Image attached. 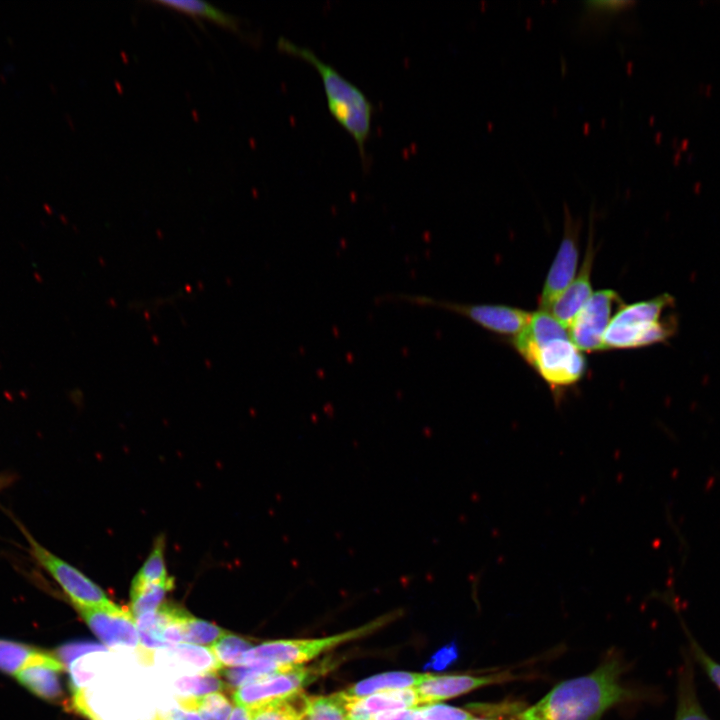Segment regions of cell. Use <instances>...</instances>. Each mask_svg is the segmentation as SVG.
<instances>
[{
    "label": "cell",
    "mask_w": 720,
    "mask_h": 720,
    "mask_svg": "<svg viewBox=\"0 0 720 720\" xmlns=\"http://www.w3.org/2000/svg\"><path fill=\"white\" fill-rule=\"evenodd\" d=\"M679 328L675 298L663 293L652 299L623 304L603 337L604 350L641 348L667 343Z\"/></svg>",
    "instance_id": "3"
},
{
    "label": "cell",
    "mask_w": 720,
    "mask_h": 720,
    "mask_svg": "<svg viewBox=\"0 0 720 720\" xmlns=\"http://www.w3.org/2000/svg\"><path fill=\"white\" fill-rule=\"evenodd\" d=\"M209 648L222 667H237L244 665L243 657L251 644L240 636L226 632Z\"/></svg>",
    "instance_id": "27"
},
{
    "label": "cell",
    "mask_w": 720,
    "mask_h": 720,
    "mask_svg": "<svg viewBox=\"0 0 720 720\" xmlns=\"http://www.w3.org/2000/svg\"><path fill=\"white\" fill-rule=\"evenodd\" d=\"M21 530L27 539L30 554L34 560L58 583L73 606L98 607L111 603L100 586L80 570L43 547L26 529L21 527Z\"/></svg>",
    "instance_id": "5"
},
{
    "label": "cell",
    "mask_w": 720,
    "mask_h": 720,
    "mask_svg": "<svg viewBox=\"0 0 720 720\" xmlns=\"http://www.w3.org/2000/svg\"><path fill=\"white\" fill-rule=\"evenodd\" d=\"M396 298L410 304L439 307L462 314L480 326L502 335L516 337L531 319V314L528 312L504 305H463L409 294H399Z\"/></svg>",
    "instance_id": "8"
},
{
    "label": "cell",
    "mask_w": 720,
    "mask_h": 720,
    "mask_svg": "<svg viewBox=\"0 0 720 720\" xmlns=\"http://www.w3.org/2000/svg\"><path fill=\"white\" fill-rule=\"evenodd\" d=\"M521 356L553 388L578 382L586 369L585 358L570 339H556L529 349Z\"/></svg>",
    "instance_id": "7"
},
{
    "label": "cell",
    "mask_w": 720,
    "mask_h": 720,
    "mask_svg": "<svg viewBox=\"0 0 720 720\" xmlns=\"http://www.w3.org/2000/svg\"><path fill=\"white\" fill-rule=\"evenodd\" d=\"M592 250H587L586 258L576 279L566 290L552 303L547 311L566 328H569L578 312L592 295L591 267Z\"/></svg>",
    "instance_id": "15"
},
{
    "label": "cell",
    "mask_w": 720,
    "mask_h": 720,
    "mask_svg": "<svg viewBox=\"0 0 720 720\" xmlns=\"http://www.w3.org/2000/svg\"><path fill=\"white\" fill-rule=\"evenodd\" d=\"M91 631L110 648H138L139 633L130 610L113 602L98 607L74 606Z\"/></svg>",
    "instance_id": "10"
},
{
    "label": "cell",
    "mask_w": 720,
    "mask_h": 720,
    "mask_svg": "<svg viewBox=\"0 0 720 720\" xmlns=\"http://www.w3.org/2000/svg\"><path fill=\"white\" fill-rule=\"evenodd\" d=\"M622 305L620 296L613 290L592 293L568 328L572 343L586 352L604 350L603 337L613 318L612 313Z\"/></svg>",
    "instance_id": "9"
},
{
    "label": "cell",
    "mask_w": 720,
    "mask_h": 720,
    "mask_svg": "<svg viewBox=\"0 0 720 720\" xmlns=\"http://www.w3.org/2000/svg\"><path fill=\"white\" fill-rule=\"evenodd\" d=\"M617 659L604 662L590 674L563 681L540 701L522 711L519 720H599L626 697Z\"/></svg>",
    "instance_id": "1"
},
{
    "label": "cell",
    "mask_w": 720,
    "mask_h": 720,
    "mask_svg": "<svg viewBox=\"0 0 720 720\" xmlns=\"http://www.w3.org/2000/svg\"><path fill=\"white\" fill-rule=\"evenodd\" d=\"M171 651L184 664H188L199 673H217L222 669L210 648L189 643H179L171 647Z\"/></svg>",
    "instance_id": "26"
},
{
    "label": "cell",
    "mask_w": 720,
    "mask_h": 720,
    "mask_svg": "<svg viewBox=\"0 0 720 720\" xmlns=\"http://www.w3.org/2000/svg\"><path fill=\"white\" fill-rule=\"evenodd\" d=\"M64 664L60 659L45 651L31 664L18 672L17 681L35 696L49 702H58L63 698L60 673Z\"/></svg>",
    "instance_id": "12"
},
{
    "label": "cell",
    "mask_w": 720,
    "mask_h": 720,
    "mask_svg": "<svg viewBox=\"0 0 720 720\" xmlns=\"http://www.w3.org/2000/svg\"><path fill=\"white\" fill-rule=\"evenodd\" d=\"M458 657V648L451 642L437 650L424 665L425 670L441 671L451 665Z\"/></svg>",
    "instance_id": "32"
},
{
    "label": "cell",
    "mask_w": 720,
    "mask_h": 720,
    "mask_svg": "<svg viewBox=\"0 0 720 720\" xmlns=\"http://www.w3.org/2000/svg\"><path fill=\"white\" fill-rule=\"evenodd\" d=\"M556 339H570L569 331L549 311L540 310L531 314L528 325L515 337L513 344L521 355Z\"/></svg>",
    "instance_id": "16"
},
{
    "label": "cell",
    "mask_w": 720,
    "mask_h": 720,
    "mask_svg": "<svg viewBox=\"0 0 720 720\" xmlns=\"http://www.w3.org/2000/svg\"><path fill=\"white\" fill-rule=\"evenodd\" d=\"M394 616L391 613L356 629L324 638L265 642L245 652L243 663L244 665L264 663L285 667L298 666L338 645L374 632L390 622Z\"/></svg>",
    "instance_id": "4"
},
{
    "label": "cell",
    "mask_w": 720,
    "mask_h": 720,
    "mask_svg": "<svg viewBox=\"0 0 720 720\" xmlns=\"http://www.w3.org/2000/svg\"><path fill=\"white\" fill-rule=\"evenodd\" d=\"M155 2L192 16L204 17L231 30H239L240 20L236 16L226 13L210 3L197 0H157Z\"/></svg>",
    "instance_id": "21"
},
{
    "label": "cell",
    "mask_w": 720,
    "mask_h": 720,
    "mask_svg": "<svg viewBox=\"0 0 720 720\" xmlns=\"http://www.w3.org/2000/svg\"><path fill=\"white\" fill-rule=\"evenodd\" d=\"M181 630L184 642L209 646L226 633L222 628L188 614L182 620Z\"/></svg>",
    "instance_id": "29"
},
{
    "label": "cell",
    "mask_w": 720,
    "mask_h": 720,
    "mask_svg": "<svg viewBox=\"0 0 720 720\" xmlns=\"http://www.w3.org/2000/svg\"><path fill=\"white\" fill-rule=\"evenodd\" d=\"M103 650V646L95 643H70L58 650L57 657L63 664L68 666L73 660L83 654Z\"/></svg>",
    "instance_id": "33"
},
{
    "label": "cell",
    "mask_w": 720,
    "mask_h": 720,
    "mask_svg": "<svg viewBox=\"0 0 720 720\" xmlns=\"http://www.w3.org/2000/svg\"><path fill=\"white\" fill-rule=\"evenodd\" d=\"M177 701L181 708L197 712L202 720H228L234 709L231 701L221 692L201 697H179Z\"/></svg>",
    "instance_id": "20"
},
{
    "label": "cell",
    "mask_w": 720,
    "mask_h": 720,
    "mask_svg": "<svg viewBox=\"0 0 720 720\" xmlns=\"http://www.w3.org/2000/svg\"><path fill=\"white\" fill-rule=\"evenodd\" d=\"M153 720H157L156 717H154Z\"/></svg>",
    "instance_id": "40"
},
{
    "label": "cell",
    "mask_w": 720,
    "mask_h": 720,
    "mask_svg": "<svg viewBox=\"0 0 720 720\" xmlns=\"http://www.w3.org/2000/svg\"><path fill=\"white\" fill-rule=\"evenodd\" d=\"M228 720H250V718L247 709L237 705Z\"/></svg>",
    "instance_id": "36"
},
{
    "label": "cell",
    "mask_w": 720,
    "mask_h": 720,
    "mask_svg": "<svg viewBox=\"0 0 720 720\" xmlns=\"http://www.w3.org/2000/svg\"><path fill=\"white\" fill-rule=\"evenodd\" d=\"M157 720H202L199 714L195 711L186 709H171L164 713L155 715Z\"/></svg>",
    "instance_id": "35"
},
{
    "label": "cell",
    "mask_w": 720,
    "mask_h": 720,
    "mask_svg": "<svg viewBox=\"0 0 720 720\" xmlns=\"http://www.w3.org/2000/svg\"><path fill=\"white\" fill-rule=\"evenodd\" d=\"M330 666L331 663L328 661L310 667H291L239 687L234 692L233 699L238 706L248 709L289 697L301 692L306 685L326 673Z\"/></svg>",
    "instance_id": "6"
},
{
    "label": "cell",
    "mask_w": 720,
    "mask_h": 720,
    "mask_svg": "<svg viewBox=\"0 0 720 720\" xmlns=\"http://www.w3.org/2000/svg\"><path fill=\"white\" fill-rule=\"evenodd\" d=\"M428 676L429 673L387 672L359 681L344 692L351 697H365L382 691L417 687Z\"/></svg>",
    "instance_id": "17"
},
{
    "label": "cell",
    "mask_w": 720,
    "mask_h": 720,
    "mask_svg": "<svg viewBox=\"0 0 720 720\" xmlns=\"http://www.w3.org/2000/svg\"><path fill=\"white\" fill-rule=\"evenodd\" d=\"M277 47L281 51L304 59L318 71L322 79L328 109L353 137L363 166L366 167L368 165L366 142L371 132L374 109L371 101L359 87L319 58L308 47L296 44L283 36L278 39Z\"/></svg>",
    "instance_id": "2"
},
{
    "label": "cell",
    "mask_w": 720,
    "mask_h": 720,
    "mask_svg": "<svg viewBox=\"0 0 720 720\" xmlns=\"http://www.w3.org/2000/svg\"><path fill=\"white\" fill-rule=\"evenodd\" d=\"M424 720H472L469 711L450 705L433 703L418 707Z\"/></svg>",
    "instance_id": "30"
},
{
    "label": "cell",
    "mask_w": 720,
    "mask_h": 720,
    "mask_svg": "<svg viewBox=\"0 0 720 720\" xmlns=\"http://www.w3.org/2000/svg\"><path fill=\"white\" fill-rule=\"evenodd\" d=\"M172 586L173 583L144 585L132 582L130 612L134 620L157 611Z\"/></svg>",
    "instance_id": "23"
},
{
    "label": "cell",
    "mask_w": 720,
    "mask_h": 720,
    "mask_svg": "<svg viewBox=\"0 0 720 720\" xmlns=\"http://www.w3.org/2000/svg\"><path fill=\"white\" fill-rule=\"evenodd\" d=\"M0 77L2 79V82L5 83V78L2 75H0Z\"/></svg>",
    "instance_id": "39"
},
{
    "label": "cell",
    "mask_w": 720,
    "mask_h": 720,
    "mask_svg": "<svg viewBox=\"0 0 720 720\" xmlns=\"http://www.w3.org/2000/svg\"><path fill=\"white\" fill-rule=\"evenodd\" d=\"M43 652L25 643L0 639V671L15 676Z\"/></svg>",
    "instance_id": "22"
},
{
    "label": "cell",
    "mask_w": 720,
    "mask_h": 720,
    "mask_svg": "<svg viewBox=\"0 0 720 720\" xmlns=\"http://www.w3.org/2000/svg\"><path fill=\"white\" fill-rule=\"evenodd\" d=\"M564 236L555 259L547 274L539 298L542 310H548L552 303L572 283L578 261V234L580 220L573 218L567 205L564 207Z\"/></svg>",
    "instance_id": "11"
},
{
    "label": "cell",
    "mask_w": 720,
    "mask_h": 720,
    "mask_svg": "<svg viewBox=\"0 0 720 720\" xmlns=\"http://www.w3.org/2000/svg\"><path fill=\"white\" fill-rule=\"evenodd\" d=\"M348 720H370L373 715L415 708L421 705L416 689L382 691L365 697H351L341 691Z\"/></svg>",
    "instance_id": "13"
},
{
    "label": "cell",
    "mask_w": 720,
    "mask_h": 720,
    "mask_svg": "<svg viewBox=\"0 0 720 720\" xmlns=\"http://www.w3.org/2000/svg\"><path fill=\"white\" fill-rule=\"evenodd\" d=\"M164 551L165 541L161 536L154 542L152 551L135 575L133 583L144 585L173 583L168 576Z\"/></svg>",
    "instance_id": "25"
},
{
    "label": "cell",
    "mask_w": 720,
    "mask_h": 720,
    "mask_svg": "<svg viewBox=\"0 0 720 720\" xmlns=\"http://www.w3.org/2000/svg\"><path fill=\"white\" fill-rule=\"evenodd\" d=\"M180 697H201L207 694L221 692L224 684L216 673H199L192 676H182L174 683Z\"/></svg>",
    "instance_id": "28"
},
{
    "label": "cell",
    "mask_w": 720,
    "mask_h": 720,
    "mask_svg": "<svg viewBox=\"0 0 720 720\" xmlns=\"http://www.w3.org/2000/svg\"><path fill=\"white\" fill-rule=\"evenodd\" d=\"M497 675L472 676V675H434L429 676L421 682L417 688V694L421 705L433 704L441 700L453 698L467 693L479 687L497 682Z\"/></svg>",
    "instance_id": "14"
},
{
    "label": "cell",
    "mask_w": 720,
    "mask_h": 720,
    "mask_svg": "<svg viewBox=\"0 0 720 720\" xmlns=\"http://www.w3.org/2000/svg\"><path fill=\"white\" fill-rule=\"evenodd\" d=\"M307 695L303 691L247 709L250 720H303Z\"/></svg>",
    "instance_id": "18"
},
{
    "label": "cell",
    "mask_w": 720,
    "mask_h": 720,
    "mask_svg": "<svg viewBox=\"0 0 720 720\" xmlns=\"http://www.w3.org/2000/svg\"><path fill=\"white\" fill-rule=\"evenodd\" d=\"M13 480L14 477L10 474H0V490L7 487Z\"/></svg>",
    "instance_id": "37"
},
{
    "label": "cell",
    "mask_w": 720,
    "mask_h": 720,
    "mask_svg": "<svg viewBox=\"0 0 720 720\" xmlns=\"http://www.w3.org/2000/svg\"><path fill=\"white\" fill-rule=\"evenodd\" d=\"M370 720H424L418 707L373 715Z\"/></svg>",
    "instance_id": "34"
},
{
    "label": "cell",
    "mask_w": 720,
    "mask_h": 720,
    "mask_svg": "<svg viewBox=\"0 0 720 720\" xmlns=\"http://www.w3.org/2000/svg\"><path fill=\"white\" fill-rule=\"evenodd\" d=\"M675 720H711L698 701L693 667L689 658L680 671Z\"/></svg>",
    "instance_id": "19"
},
{
    "label": "cell",
    "mask_w": 720,
    "mask_h": 720,
    "mask_svg": "<svg viewBox=\"0 0 720 720\" xmlns=\"http://www.w3.org/2000/svg\"><path fill=\"white\" fill-rule=\"evenodd\" d=\"M472 720H501V719H493V718H473Z\"/></svg>",
    "instance_id": "38"
},
{
    "label": "cell",
    "mask_w": 720,
    "mask_h": 720,
    "mask_svg": "<svg viewBox=\"0 0 720 720\" xmlns=\"http://www.w3.org/2000/svg\"><path fill=\"white\" fill-rule=\"evenodd\" d=\"M689 639L693 656L711 681L720 689V664L712 659L691 636Z\"/></svg>",
    "instance_id": "31"
},
{
    "label": "cell",
    "mask_w": 720,
    "mask_h": 720,
    "mask_svg": "<svg viewBox=\"0 0 720 720\" xmlns=\"http://www.w3.org/2000/svg\"><path fill=\"white\" fill-rule=\"evenodd\" d=\"M303 720H348L341 692L329 696H308Z\"/></svg>",
    "instance_id": "24"
}]
</instances>
